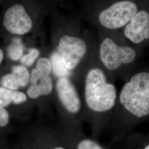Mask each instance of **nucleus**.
Segmentation results:
<instances>
[{"instance_id": "obj_10", "label": "nucleus", "mask_w": 149, "mask_h": 149, "mask_svg": "<svg viewBox=\"0 0 149 149\" xmlns=\"http://www.w3.org/2000/svg\"><path fill=\"white\" fill-rule=\"evenodd\" d=\"M69 149H107L98 141L86 135L84 128L70 127Z\"/></svg>"}, {"instance_id": "obj_14", "label": "nucleus", "mask_w": 149, "mask_h": 149, "mask_svg": "<svg viewBox=\"0 0 149 149\" xmlns=\"http://www.w3.org/2000/svg\"><path fill=\"white\" fill-rule=\"evenodd\" d=\"M12 73L16 77L21 87L26 86L31 80L29 72L24 66L17 65L13 66Z\"/></svg>"}, {"instance_id": "obj_11", "label": "nucleus", "mask_w": 149, "mask_h": 149, "mask_svg": "<svg viewBox=\"0 0 149 149\" xmlns=\"http://www.w3.org/2000/svg\"><path fill=\"white\" fill-rule=\"evenodd\" d=\"M107 149H149V139L130 132L123 138L111 142Z\"/></svg>"}, {"instance_id": "obj_17", "label": "nucleus", "mask_w": 149, "mask_h": 149, "mask_svg": "<svg viewBox=\"0 0 149 149\" xmlns=\"http://www.w3.org/2000/svg\"><path fill=\"white\" fill-rule=\"evenodd\" d=\"M39 54L40 52L38 49L36 48H32L29 50V53L22 57L21 61L22 64L26 66H31L37 59Z\"/></svg>"}, {"instance_id": "obj_8", "label": "nucleus", "mask_w": 149, "mask_h": 149, "mask_svg": "<svg viewBox=\"0 0 149 149\" xmlns=\"http://www.w3.org/2000/svg\"><path fill=\"white\" fill-rule=\"evenodd\" d=\"M3 26L8 32L17 35H23L32 29L33 23L24 7L20 4L11 6L3 18Z\"/></svg>"}, {"instance_id": "obj_7", "label": "nucleus", "mask_w": 149, "mask_h": 149, "mask_svg": "<svg viewBox=\"0 0 149 149\" xmlns=\"http://www.w3.org/2000/svg\"><path fill=\"white\" fill-rule=\"evenodd\" d=\"M52 67L50 65L41 63L36 65L32 70L31 76V86L27 93L32 99L50 96L54 88L53 81L50 74Z\"/></svg>"}, {"instance_id": "obj_4", "label": "nucleus", "mask_w": 149, "mask_h": 149, "mask_svg": "<svg viewBox=\"0 0 149 149\" xmlns=\"http://www.w3.org/2000/svg\"><path fill=\"white\" fill-rule=\"evenodd\" d=\"M55 89L61 108L68 118L70 127L84 128V108L80 92L70 77L57 78Z\"/></svg>"}, {"instance_id": "obj_18", "label": "nucleus", "mask_w": 149, "mask_h": 149, "mask_svg": "<svg viewBox=\"0 0 149 149\" xmlns=\"http://www.w3.org/2000/svg\"><path fill=\"white\" fill-rule=\"evenodd\" d=\"M9 122V114L3 107L0 106V127H3Z\"/></svg>"}, {"instance_id": "obj_6", "label": "nucleus", "mask_w": 149, "mask_h": 149, "mask_svg": "<svg viewBox=\"0 0 149 149\" xmlns=\"http://www.w3.org/2000/svg\"><path fill=\"white\" fill-rule=\"evenodd\" d=\"M138 12V7L132 1H118L100 13L98 20L102 26L116 29L126 26Z\"/></svg>"}, {"instance_id": "obj_13", "label": "nucleus", "mask_w": 149, "mask_h": 149, "mask_svg": "<svg viewBox=\"0 0 149 149\" xmlns=\"http://www.w3.org/2000/svg\"><path fill=\"white\" fill-rule=\"evenodd\" d=\"M50 61L52 66V71L57 78L62 77H70L71 74L66 69L58 52H54L51 56Z\"/></svg>"}, {"instance_id": "obj_5", "label": "nucleus", "mask_w": 149, "mask_h": 149, "mask_svg": "<svg viewBox=\"0 0 149 149\" xmlns=\"http://www.w3.org/2000/svg\"><path fill=\"white\" fill-rule=\"evenodd\" d=\"M88 45L85 40L80 37L64 36L59 40L57 52L71 77L77 87L80 85L85 70L82 65L88 53Z\"/></svg>"}, {"instance_id": "obj_3", "label": "nucleus", "mask_w": 149, "mask_h": 149, "mask_svg": "<svg viewBox=\"0 0 149 149\" xmlns=\"http://www.w3.org/2000/svg\"><path fill=\"white\" fill-rule=\"evenodd\" d=\"M98 59L110 79L125 81L132 73L130 66L137 56L134 48L120 45L109 37L105 38L100 45Z\"/></svg>"}, {"instance_id": "obj_19", "label": "nucleus", "mask_w": 149, "mask_h": 149, "mask_svg": "<svg viewBox=\"0 0 149 149\" xmlns=\"http://www.w3.org/2000/svg\"><path fill=\"white\" fill-rule=\"evenodd\" d=\"M3 58V54L2 50L0 49V64L1 63V62L2 61V60Z\"/></svg>"}, {"instance_id": "obj_15", "label": "nucleus", "mask_w": 149, "mask_h": 149, "mask_svg": "<svg viewBox=\"0 0 149 149\" xmlns=\"http://www.w3.org/2000/svg\"><path fill=\"white\" fill-rule=\"evenodd\" d=\"M8 55L12 60L21 59L23 53V45L19 39L15 38L9 45L7 49Z\"/></svg>"}, {"instance_id": "obj_2", "label": "nucleus", "mask_w": 149, "mask_h": 149, "mask_svg": "<svg viewBox=\"0 0 149 149\" xmlns=\"http://www.w3.org/2000/svg\"><path fill=\"white\" fill-rule=\"evenodd\" d=\"M148 119L149 70H144L130 74L118 93L116 106L106 129L111 142L123 138Z\"/></svg>"}, {"instance_id": "obj_16", "label": "nucleus", "mask_w": 149, "mask_h": 149, "mask_svg": "<svg viewBox=\"0 0 149 149\" xmlns=\"http://www.w3.org/2000/svg\"><path fill=\"white\" fill-rule=\"evenodd\" d=\"M0 84L2 87L11 90L16 91L21 87L16 77L12 72L3 76L1 79Z\"/></svg>"}, {"instance_id": "obj_9", "label": "nucleus", "mask_w": 149, "mask_h": 149, "mask_svg": "<svg viewBox=\"0 0 149 149\" xmlns=\"http://www.w3.org/2000/svg\"><path fill=\"white\" fill-rule=\"evenodd\" d=\"M124 34L128 40L135 44L149 39V13L145 10L138 12L125 27Z\"/></svg>"}, {"instance_id": "obj_1", "label": "nucleus", "mask_w": 149, "mask_h": 149, "mask_svg": "<svg viewBox=\"0 0 149 149\" xmlns=\"http://www.w3.org/2000/svg\"><path fill=\"white\" fill-rule=\"evenodd\" d=\"M78 89L82 100L84 122L90 125L93 138L97 140L106 130L116 106V86L101 64H91L86 69Z\"/></svg>"}, {"instance_id": "obj_12", "label": "nucleus", "mask_w": 149, "mask_h": 149, "mask_svg": "<svg viewBox=\"0 0 149 149\" xmlns=\"http://www.w3.org/2000/svg\"><path fill=\"white\" fill-rule=\"evenodd\" d=\"M27 100L25 94L22 92L11 90L3 87H0V106H7L11 103L19 104Z\"/></svg>"}]
</instances>
